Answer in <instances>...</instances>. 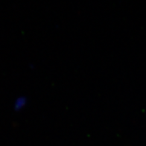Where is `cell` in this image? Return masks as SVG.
Listing matches in <instances>:
<instances>
[{"mask_svg":"<svg viewBox=\"0 0 146 146\" xmlns=\"http://www.w3.org/2000/svg\"><path fill=\"white\" fill-rule=\"evenodd\" d=\"M28 105V98L25 96H19L16 98L14 102V110L16 112L22 111Z\"/></svg>","mask_w":146,"mask_h":146,"instance_id":"1","label":"cell"}]
</instances>
